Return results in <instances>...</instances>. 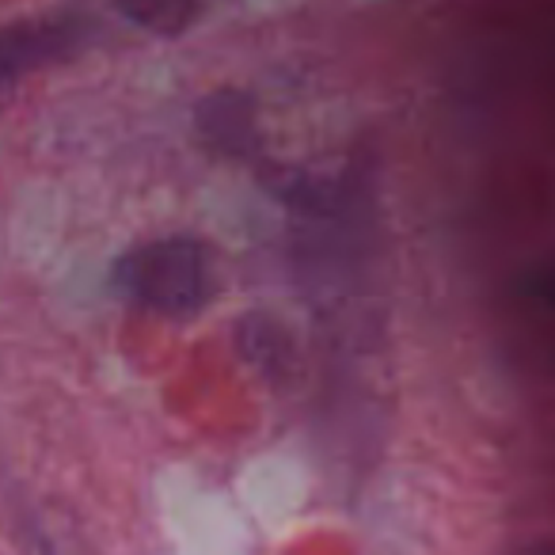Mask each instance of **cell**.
Here are the masks:
<instances>
[{"mask_svg":"<svg viewBox=\"0 0 555 555\" xmlns=\"http://www.w3.org/2000/svg\"><path fill=\"white\" fill-rule=\"evenodd\" d=\"M115 282L156 317H191L209 297V259L198 240L171 236L141 244L118 262Z\"/></svg>","mask_w":555,"mask_h":555,"instance_id":"6da1fadb","label":"cell"},{"mask_svg":"<svg viewBox=\"0 0 555 555\" xmlns=\"http://www.w3.org/2000/svg\"><path fill=\"white\" fill-rule=\"evenodd\" d=\"M77 27L73 24H39L0 31V88L39 69L47 57H62L73 50Z\"/></svg>","mask_w":555,"mask_h":555,"instance_id":"7a4b0ae2","label":"cell"},{"mask_svg":"<svg viewBox=\"0 0 555 555\" xmlns=\"http://www.w3.org/2000/svg\"><path fill=\"white\" fill-rule=\"evenodd\" d=\"M115 9L153 35H179L198 16V0H115Z\"/></svg>","mask_w":555,"mask_h":555,"instance_id":"3957f363","label":"cell"},{"mask_svg":"<svg viewBox=\"0 0 555 555\" xmlns=\"http://www.w3.org/2000/svg\"><path fill=\"white\" fill-rule=\"evenodd\" d=\"M514 555H552V547H547L544 540H540V544H525L521 552H514Z\"/></svg>","mask_w":555,"mask_h":555,"instance_id":"277c9868","label":"cell"}]
</instances>
